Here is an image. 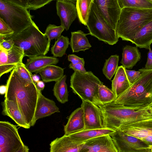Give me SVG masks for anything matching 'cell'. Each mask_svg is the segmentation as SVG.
I'll use <instances>...</instances> for the list:
<instances>
[{
  "label": "cell",
  "instance_id": "obj_13",
  "mask_svg": "<svg viewBox=\"0 0 152 152\" xmlns=\"http://www.w3.org/2000/svg\"><path fill=\"white\" fill-rule=\"evenodd\" d=\"M80 152H118L110 134L98 136L83 142Z\"/></svg>",
  "mask_w": 152,
  "mask_h": 152
},
{
  "label": "cell",
  "instance_id": "obj_23",
  "mask_svg": "<svg viewBox=\"0 0 152 152\" xmlns=\"http://www.w3.org/2000/svg\"><path fill=\"white\" fill-rule=\"evenodd\" d=\"M122 65L118 66L114 78L112 80V90L116 99L131 85Z\"/></svg>",
  "mask_w": 152,
  "mask_h": 152
},
{
  "label": "cell",
  "instance_id": "obj_41",
  "mask_svg": "<svg viewBox=\"0 0 152 152\" xmlns=\"http://www.w3.org/2000/svg\"><path fill=\"white\" fill-rule=\"evenodd\" d=\"M68 60L72 64H81L84 66L85 61L83 58L79 57L74 54H69L68 56Z\"/></svg>",
  "mask_w": 152,
  "mask_h": 152
},
{
  "label": "cell",
  "instance_id": "obj_47",
  "mask_svg": "<svg viewBox=\"0 0 152 152\" xmlns=\"http://www.w3.org/2000/svg\"><path fill=\"white\" fill-rule=\"evenodd\" d=\"M32 78L33 81L35 83L40 80V78L36 74H32Z\"/></svg>",
  "mask_w": 152,
  "mask_h": 152
},
{
  "label": "cell",
  "instance_id": "obj_46",
  "mask_svg": "<svg viewBox=\"0 0 152 152\" xmlns=\"http://www.w3.org/2000/svg\"><path fill=\"white\" fill-rule=\"evenodd\" d=\"M7 89L6 85H2L0 87V93L1 95L5 94Z\"/></svg>",
  "mask_w": 152,
  "mask_h": 152
},
{
  "label": "cell",
  "instance_id": "obj_38",
  "mask_svg": "<svg viewBox=\"0 0 152 152\" xmlns=\"http://www.w3.org/2000/svg\"><path fill=\"white\" fill-rule=\"evenodd\" d=\"M125 71L127 78L131 85L135 82L141 75V72L139 70L136 71L126 69Z\"/></svg>",
  "mask_w": 152,
  "mask_h": 152
},
{
  "label": "cell",
  "instance_id": "obj_37",
  "mask_svg": "<svg viewBox=\"0 0 152 152\" xmlns=\"http://www.w3.org/2000/svg\"><path fill=\"white\" fill-rule=\"evenodd\" d=\"M54 0H28L29 10H36L42 7Z\"/></svg>",
  "mask_w": 152,
  "mask_h": 152
},
{
  "label": "cell",
  "instance_id": "obj_22",
  "mask_svg": "<svg viewBox=\"0 0 152 152\" xmlns=\"http://www.w3.org/2000/svg\"><path fill=\"white\" fill-rule=\"evenodd\" d=\"M115 131L107 127L100 129H84L80 131L68 135L74 141L83 142L98 136L110 134Z\"/></svg>",
  "mask_w": 152,
  "mask_h": 152
},
{
  "label": "cell",
  "instance_id": "obj_3",
  "mask_svg": "<svg viewBox=\"0 0 152 152\" xmlns=\"http://www.w3.org/2000/svg\"><path fill=\"white\" fill-rule=\"evenodd\" d=\"M152 20V9L125 7L121 9L115 29L122 40L132 42L136 34Z\"/></svg>",
  "mask_w": 152,
  "mask_h": 152
},
{
  "label": "cell",
  "instance_id": "obj_7",
  "mask_svg": "<svg viewBox=\"0 0 152 152\" xmlns=\"http://www.w3.org/2000/svg\"><path fill=\"white\" fill-rule=\"evenodd\" d=\"M32 18L28 9L0 0V18L12 29L14 34L28 27L33 21Z\"/></svg>",
  "mask_w": 152,
  "mask_h": 152
},
{
  "label": "cell",
  "instance_id": "obj_5",
  "mask_svg": "<svg viewBox=\"0 0 152 152\" xmlns=\"http://www.w3.org/2000/svg\"><path fill=\"white\" fill-rule=\"evenodd\" d=\"M10 37L23 50L24 56L45 55L49 50L50 41L33 21L26 28Z\"/></svg>",
  "mask_w": 152,
  "mask_h": 152
},
{
  "label": "cell",
  "instance_id": "obj_21",
  "mask_svg": "<svg viewBox=\"0 0 152 152\" xmlns=\"http://www.w3.org/2000/svg\"><path fill=\"white\" fill-rule=\"evenodd\" d=\"M24 57L23 50L15 45L8 50L7 64L5 66H0V77L4 74L11 72L18 64L22 63Z\"/></svg>",
  "mask_w": 152,
  "mask_h": 152
},
{
  "label": "cell",
  "instance_id": "obj_42",
  "mask_svg": "<svg viewBox=\"0 0 152 152\" xmlns=\"http://www.w3.org/2000/svg\"><path fill=\"white\" fill-rule=\"evenodd\" d=\"M6 2L15 4L28 9V0H2Z\"/></svg>",
  "mask_w": 152,
  "mask_h": 152
},
{
  "label": "cell",
  "instance_id": "obj_10",
  "mask_svg": "<svg viewBox=\"0 0 152 152\" xmlns=\"http://www.w3.org/2000/svg\"><path fill=\"white\" fill-rule=\"evenodd\" d=\"M110 135L118 152H151L148 146L141 140L119 129Z\"/></svg>",
  "mask_w": 152,
  "mask_h": 152
},
{
  "label": "cell",
  "instance_id": "obj_19",
  "mask_svg": "<svg viewBox=\"0 0 152 152\" xmlns=\"http://www.w3.org/2000/svg\"><path fill=\"white\" fill-rule=\"evenodd\" d=\"M85 128L83 109L81 107H79L71 113L66 124L64 126V134H73L82 130Z\"/></svg>",
  "mask_w": 152,
  "mask_h": 152
},
{
  "label": "cell",
  "instance_id": "obj_25",
  "mask_svg": "<svg viewBox=\"0 0 152 152\" xmlns=\"http://www.w3.org/2000/svg\"><path fill=\"white\" fill-rule=\"evenodd\" d=\"M140 52L137 47L126 45L123 48L120 63L126 69L132 68L141 59Z\"/></svg>",
  "mask_w": 152,
  "mask_h": 152
},
{
  "label": "cell",
  "instance_id": "obj_44",
  "mask_svg": "<svg viewBox=\"0 0 152 152\" xmlns=\"http://www.w3.org/2000/svg\"><path fill=\"white\" fill-rule=\"evenodd\" d=\"M84 66L83 64L80 63L73 64L71 63L69 66V68L72 69L74 71H78L81 72H86V71Z\"/></svg>",
  "mask_w": 152,
  "mask_h": 152
},
{
  "label": "cell",
  "instance_id": "obj_14",
  "mask_svg": "<svg viewBox=\"0 0 152 152\" xmlns=\"http://www.w3.org/2000/svg\"><path fill=\"white\" fill-rule=\"evenodd\" d=\"M81 107L83 112L85 129H100L103 127L100 108L96 104L82 100Z\"/></svg>",
  "mask_w": 152,
  "mask_h": 152
},
{
  "label": "cell",
  "instance_id": "obj_20",
  "mask_svg": "<svg viewBox=\"0 0 152 152\" xmlns=\"http://www.w3.org/2000/svg\"><path fill=\"white\" fill-rule=\"evenodd\" d=\"M58 62L57 57L41 55L29 57L25 65L30 72L38 74L47 66L55 65Z\"/></svg>",
  "mask_w": 152,
  "mask_h": 152
},
{
  "label": "cell",
  "instance_id": "obj_45",
  "mask_svg": "<svg viewBox=\"0 0 152 152\" xmlns=\"http://www.w3.org/2000/svg\"><path fill=\"white\" fill-rule=\"evenodd\" d=\"M43 81L39 80L36 83L37 88L38 91H41L45 87V84Z\"/></svg>",
  "mask_w": 152,
  "mask_h": 152
},
{
  "label": "cell",
  "instance_id": "obj_9",
  "mask_svg": "<svg viewBox=\"0 0 152 152\" xmlns=\"http://www.w3.org/2000/svg\"><path fill=\"white\" fill-rule=\"evenodd\" d=\"M22 141L17 126L7 121L0 122V152H28Z\"/></svg>",
  "mask_w": 152,
  "mask_h": 152
},
{
  "label": "cell",
  "instance_id": "obj_2",
  "mask_svg": "<svg viewBox=\"0 0 152 152\" xmlns=\"http://www.w3.org/2000/svg\"><path fill=\"white\" fill-rule=\"evenodd\" d=\"M152 103L130 107L114 102L100 107L103 127L115 131L121 127L152 118Z\"/></svg>",
  "mask_w": 152,
  "mask_h": 152
},
{
  "label": "cell",
  "instance_id": "obj_36",
  "mask_svg": "<svg viewBox=\"0 0 152 152\" xmlns=\"http://www.w3.org/2000/svg\"><path fill=\"white\" fill-rule=\"evenodd\" d=\"M14 34L12 29L0 18V39L10 37Z\"/></svg>",
  "mask_w": 152,
  "mask_h": 152
},
{
  "label": "cell",
  "instance_id": "obj_16",
  "mask_svg": "<svg viewBox=\"0 0 152 152\" xmlns=\"http://www.w3.org/2000/svg\"><path fill=\"white\" fill-rule=\"evenodd\" d=\"M83 142L72 140L68 135L57 138L50 144V152H80Z\"/></svg>",
  "mask_w": 152,
  "mask_h": 152
},
{
  "label": "cell",
  "instance_id": "obj_15",
  "mask_svg": "<svg viewBox=\"0 0 152 152\" xmlns=\"http://www.w3.org/2000/svg\"><path fill=\"white\" fill-rule=\"evenodd\" d=\"M75 4L69 1L57 0L56 7L57 15L59 17L61 25L66 31L77 17V14Z\"/></svg>",
  "mask_w": 152,
  "mask_h": 152
},
{
  "label": "cell",
  "instance_id": "obj_27",
  "mask_svg": "<svg viewBox=\"0 0 152 152\" xmlns=\"http://www.w3.org/2000/svg\"><path fill=\"white\" fill-rule=\"evenodd\" d=\"M64 69L55 65H48L39 73L44 82H56L64 75Z\"/></svg>",
  "mask_w": 152,
  "mask_h": 152
},
{
  "label": "cell",
  "instance_id": "obj_28",
  "mask_svg": "<svg viewBox=\"0 0 152 152\" xmlns=\"http://www.w3.org/2000/svg\"><path fill=\"white\" fill-rule=\"evenodd\" d=\"M66 79V75H64L60 79L55 82L53 90L54 96L62 104H64L68 101L69 93Z\"/></svg>",
  "mask_w": 152,
  "mask_h": 152
},
{
  "label": "cell",
  "instance_id": "obj_4",
  "mask_svg": "<svg viewBox=\"0 0 152 152\" xmlns=\"http://www.w3.org/2000/svg\"><path fill=\"white\" fill-rule=\"evenodd\" d=\"M140 77L114 102L130 107L152 103V69H139Z\"/></svg>",
  "mask_w": 152,
  "mask_h": 152
},
{
  "label": "cell",
  "instance_id": "obj_50",
  "mask_svg": "<svg viewBox=\"0 0 152 152\" xmlns=\"http://www.w3.org/2000/svg\"></svg>",
  "mask_w": 152,
  "mask_h": 152
},
{
  "label": "cell",
  "instance_id": "obj_26",
  "mask_svg": "<svg viewBox=\"0 0 152 152\" xmlns=\"http://www.w3.org/2000/svg\"><path fill=\"white\" fill-rule=\"evenodd\" d=\"M71 33L70 45L72 52L84 51L91 47L86 37L88 34H85L80 30L72 32Z\"/></svg>",
  "mask_w": 152,
  "mask_h": 152
},
{
  "label": "cell",
  "instance_id": "obj_39",
  "mask_svg": "<svg viewBox=\"0 0 152 152\" xmlns=\"http://www.w3.org/2000/svg\"><path fill=\"white\" fill-rule=\"evenodd\" d=\"M14 45V41L10 37L0 39V46L6 50H10Z\"/></svg>",
  "mask_w": 152,
  "mask_h": 152
},
{
  "label": "cell",
  "instance_id": "obj_30",
  "mask_svg": "<svg viewBox=\"0 0 152 152\" xmlns=\"http://www.w3.org/2000/svg\"><path fill=\"white\" fill-rule=\"evenodd\" d=\"M119 56L117 55H111L104 63L102 72L107 79L110 80L115 74L118 67Z\"/></svg>",
  "mask_w": 152,
  "mask_h": 152
},
{
  "label": "cell",
  "instance_id": "obj_49",
  "mask_svg": "<svg viewBox=\"0 0 152 152\" xmlns=\"http://www.w3.org/2000/svg\"><path fill=\"white\" fill-rule=\"evenodd\" d=\"M151 109H152V107H151Z\"/></svg>",
  "mask_w": 152,
  "mask_h": 152
},
{
  "label": "cell",
  "instance_id": "obj_48",
  "mask_svg": "<svg viewBox=\"0 0 152 152\" xmlns=\"http://www.w3.org/2000/svg\"><path fill=\"white\" fill-rule=\"evenodd\" d=\"M150 1H151L152 2V0H150Z\"/></svg>",
  "mask_w": 152,
  "mask_h": 152
},
{
  "label": "cell",
  "instance_id": "obj_11",
  "mask_svg": "<svg viewBox=\"0 0 152 152\" xmlns=\"http://www.w3.org/2000/svg\"><path fill=\"white\" fill-rule=\"evenodd\" d=\"M118 129L140 139L152 152V118L123 126Z\"/></svg>",
  "mask_w": 152,
  "mask_h": 152
},
{
  "label": "cell",
  "instance_id": "obj_1",
  "mask_svg": "<svg viewBox=\"0 0 152 152\" xmlns=\"http://www.w3.org/2000/svg\"><path fill=\"white\" fill-rule=\"evenodd\" d=\"M5 99L15 102L30 127L36 123L34 115L39 92L36 83L21 78L13 69L7 81Z\"/></svg>",
  "mask_w": 152,
  "mask_h": 152
},
{
  "label": "cell",
  "instance_id": "obj_35",
  "mask_svg": "<svg viewBox=\"0 0 152 152\" xmlns=\"http://www.w3.org/2000/svg\"><path fill=\"white\" fill-rule=\"evenodd\" d=\"M14 69L21 78L28 82L34 83L32 78V74L28 70L25 64L23 62L18 64Z\"/></svg>",
  "mask_w": 152,
  "mask_h": 152
},
{
  "label": "cell",
  "instance_id": "obj_6",
  "mask_svg": "<svg viewBox=\"0 0 152 152\" xmlns=\"http://www.w3.org/2000/svg\"><path fill=\"white\" fill-rule=\"evenodd\" d=\"M103 84L91 71H74L71 76L70 87L73 92L82 100L90 102L100 107L103 104L99 99L98 91L99 86Z\"/></svg>",
  "mask_w": 152,
  "mask_h": 152
},
{
  "label": "cell",
  "instance_id": "obj_31",
  "mask_svg": "<svg viewBox=\"0 0 152 152\" xmlns=\"http://www.w3.org/2000/svg\"><path fill=\"white\" fill-rule=\"evenodd\" d=\"M57 39L50 51L54 57H61L65 54L70 42L67 37L61 35Z\"/></svg>",
  "mask_w": 152,
  "mask_h": 152
},
{
  "label": "cell",
  "instance_id": "obj_43",
  "mask_svg": "<svg viewBox=\"0 0 152 152\" xmlns=\"http://www.w3.org/2000/svg\"><path fill=\"white\" fill-rule=\"evenodd\" d=\"M148 49L149 51L148 53L147 61L144 68L146 69H152V50L150 47Z\"/></svg>",
  "mask_w": 152,
  "mask_h": 152
},
{
  "label": "cell",
  "instance_id": "obj_12",
  "mask_svg": "<svg viewBox=\"0 0 152 152\" xmlns=\"http://www.w3.org/2000/svg\"><path fill=\"white\" fill-rule=\"evenodd\" d=\"M93 2L108 24L115 30L121 9L118 0H93Z\"/></svg>",
  "mask_w": 152,
  "mask_h": 152
},
{
  "label": "cell",
  "instance_id": "obj_33",
  "mask_svg": "<svg viewBox=\"0 0 152 152\" xmlns=\"http://www.w3.org/2000/svg\"><path fill=\"white\" fill-rule=\"evenodd\" d=\"M98 93L99 99L103 105L114 102L116 99L112 90L107 88L103 84L99 86Z\"/></svg>",
  "mask_w": 152,
  "mask_h": 152
},
{
  "label": "cell",
  "instance_id": "obj_29",
  "mask_svg": "<svg viewBox=\"0 0 152 152\" xmlns=\"http://www.w3.org/2000/svg\"><path fill=\"white\" fill-rule=\"evenodd\" d=\"M93 2V0H76L77 17L80 22L85 26H86Z\"/></svg>",
  "mask_w": 152,
  "mask_h": 152
},
{
  "label": "cell",
  "instance_id": "obj_8",
  "mask_svg": "<svg viewBox=\"0 0 152 152\" xmlns=\"http://www.w3.org/2000/svg\"><path fill=\"white\" fill-rule=\"evenodd\" d=\"M86 26L90 34L99 40L110 45L118 41L115 30L108 24L98 10L93 2L86 23Z\"/></svg>",
  "mask_w": 152,
  "mask_h": 152
},
{
  "label": "cell",
  "instance_id": "obj_40",
  "mask_svg": "<svg viewBox=\"0 0 152 152\" xmlns=\"http://www.w3.org/2000/svg\"><path fill=\"white\" fill-rule=\"evenodd\" d=\"M8 50L0 46V66L5 65L7 62Z\"/></svg>",
  "mask_w": 152,
  "mask_h": 152
},
{
  "label": "cell",
  "instance_id": "obj_34",
  "mask_svg": "<svg viewBox=\"0 0 152 152\" xmlns=\"http://www.w3.org/2000/svg\"><path fill=\"white\" fill-rule=\"evenodd\" d=\"M65 29L61 25L57 26L54 24H49L47 26L44 34L51 41L52 40L57 39L60 37Z\"/></svg>",
  "mask_w": 152,
  "mask_h": 152
},
{
  "label": "cell",
  "instance_id": "obj_32",
  "mask_svg": "<svg viewBox=\"0 0 152 152\" xmlns=\"http://www.w3.org/2000/svg\"><path fill=\"white\" fill-rule=\"evenodd\" d=\"M121 9L125 7L152 9V2L150 0H118Z\"/></svg>",
  "mask_w": 152,
  "mask_h": 152
},
{
  "label": "cell",
  "instance_id": "obj_18",
  "mask_svg": "<svg viewBox=\"0 0 152 152\" xmlns=\"http://www.w3.org/2000/svg\"><path fill=\"white\" fill-rule=\"evenodd\" d=\"M2 114L12 119L18 126L26 129L30 126L26 122L18 106L13 101L5 99L1 102Z\"/></svg>",
  "mask_w": 152,
  "mask_h": 152
},
{
  "label": "cell",
  "instance_id": "obj_24",
  "mask_svg": "<svg viewBox=\"0 0 152 152\" xmlns=\"http://www.w3.org/2000/svg\"><path fill=\"white\" fill-rule=\"evenodd\" d=\"M131 42L137 47L148 49L152 43V20L138 32Z\"/></svg>",
  "mask_w": 152,
  "mask_h": 152
},
{
  "label": "cell",
  "instance_id": "obj_17",
  "mask_svg": "<svg viewBox=\"0 0 152 152\" xmlns=\"http://www.w3.org/2000/svg\"><path fill=\"white\" fill-rule=\"evenodd\" d=\"M60 112L59 109L55 102L45 97L42 94L41 91H39L34 115L35 122L39 119Z\"/></svg>",
  "mask_w": 152,
  "mask_h": 152
}]
</instances>
